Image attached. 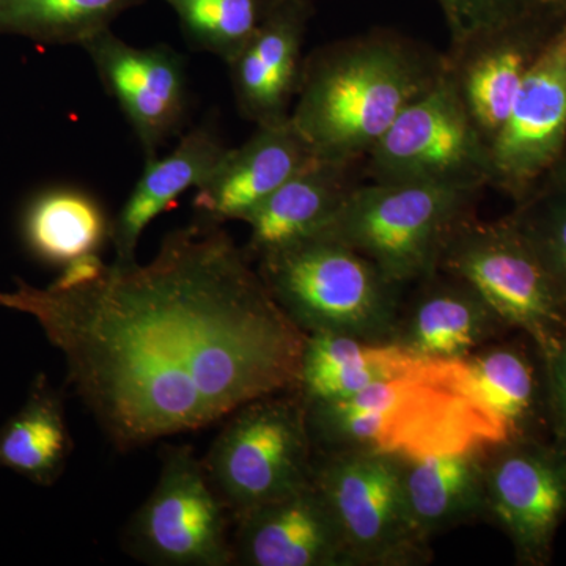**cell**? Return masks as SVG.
Returning a JSON list of instances; mask_svg holds the SVG:
<instances>
[{
  "label": "cell",
  "mask_w": 566,
  "mask_h": 566,
  "mask_svg": "<svg viewBox=\"0 0 566 566\" xmlns=\"http://www.w3.org/2000/svg\"><path fill=\"white\" fill-rule=\"evenodd\" d=\"M251 262L222 226L196 219L148 263L93 253L46 289L18 281L0 307L35 319L65 357L66 382L125 453L296 386L307 335Z\"/></svg>",
  "instance_id": "6da1fadb"
},
{
  "label": "cell",
  "mask_w": 566,
  "mask_h": 566,
  "mask_svg": "<svg viewBox=\"0 0 566 566\" xmlns=\"http://www.w3.org/2000/svg\"><path fill=\"white\" fill-rule=\"evenodd\" d=\"M315 453L422 458L510 441L463 359L415 360L342 400L305 403Z\"/></svg>",
  "instance_id": "7a4b0ae2"
},
{
  "label": "cell",
  "mask_w": 566,
  "mask_h": 566,
  "mask_svg": "<svg viewBox=\"0 0 566 566\" xmlns=\"http://www.w3.org/2000/svg\"><path fill=\"white\" fill-rule=\"evenodd\" d=\"M444 69V54L389 29L334 41L305 57L290 118L316 159L359 164Z\"/></svg>",
  "instance_id": "3957f363"
},
{
  "label": "cell",
  "mask_w": 566,
  "mask_h": 566,
  "mask_svg": "<svg viewBox=\"0 0 566 566\" xmlns=\"http://www.w3.org/2000/svg\"><path fill=\"white\" fill-rule=\"evenodd\" d=\"M256 271L283 314L305 335L394 342L406 290L349 245L315 234L260 256Z\"/></svg>",
  "instance_id": "277c9868"
},
{
  "label": "cell",
  "mask_w": 566,
  "mask_h": 566,
  "mask_svg": "<svg viewBox=\"0 0 566 566\" xmlns=\"http://www.w3.org/2000/svg\"><path fill=\"white\" fill-rule=\"evenodd\" d=\"M482 191L430 182H359L322 233L354 249L409 290L436 273Z\"/></svg>",
  "instance_id": "5b68a950"
},
{
  "label": "cell",
  "mask_w": 566,
  "mask_h": 566,
  "mask_svg": "<svg viewBox=\"0 0 566 566\" xmlns=\"http://www.w3.org/2000/svg\"><path fill=\"white\" fill-rule=\"evenodd\" d=\"M202 464L233 516L311 485L315 449L301 395L283 390L238 408Z\"/></svg>",
  "instance_id": "8992f818"
},
{
  "label": "cell",
  "mask_w": 566,
  "mask_h": 566,
  "mask_svg": "<svg viewBox=\"0 0 566 566\" xmlns=\"http://www.w3.org/2000/svg\"><path fill=\"white\" fill-rule=\"evenodd\" d=\"M438 270L474 286L510 329L526 335L539 357L565 334L566 305L509 214L497 221L474 216L461 223Z\"/></svg>",
  "instance_id": "52a82bcc"
},
{
  "label": "cell",
  "mask_w": 566,
  "mask_h": 566,
  "mask_svg": "<svg viewBox=\"0 0 566 566\" xmlns=\"http://www.w3.org/2000/svg\"><path fill=\"white\" fill-rule=\"evenodd\" d=\"M314 483L333 510L353 566L430 564V539L406 502L400 457L315 453Z\"/></svg>",
  "instance_id": "ba28073f"
},
{
  "label": "cell",
  "mask_w": 566,
  "mask_h": 566,
  "mask_svg": "<svg viewBox=\"0 0 566 566\" xmlns=\"http://www.w3.org/2000/svg\"><path fill=\"white\" fill-rule=\"evenodd\" d=\"M370 181L491 188V151L444 69L368 153Z\"/></svg>",
  "instance_id": "9c48e42d"
},
{
  "label": "cell",
  "mask_w": 566,
  "mask_h": 566,
  "mask_svg": "<svg viewBox=\"0 0 566 566\" xmlns=\"http://www.w3.org/2000/svg\"><path fill=\"white\" fill-rule=\"evenodd\" d=\"M232 512L189 446L166 449L155 490L134 513L123 547L158 566L233 565Z\"/></svg>",
  "instance_id": "30bf717a"
},
{
  "label": "cell",
  "mask_w": 566,
  "mask_h": 566,
  "mask_svg": "<svg viewBox=\"0 0 566 566\" xmlns=\"http://www.w3.org/2000/svg\"><path fill=\"white\" fill-rule=\"evenodd\" d=\"M486 520L509 536L517 564L545 566L566 517V453L549 438L491 446L485 461Z\"/></svg>",
  "instance_id": "8fae6325"
},
{
  "label": "cell",
  "mask_w": 566,
  "mask_h": 566,
  "mask_svg": "<svg viewBox=\"0 0 566 566\" xmlns=\"http://www.w3.org/2000/svg\"><path fill=\"white\" fill-rule=\"evenodd\" d=\"M565 24V3L547 0L521 17L450 43L444 54L447 74L490 147L528 71Z\"/></svg>",
  "instance_id": "7c38bea8"
},
{
  "label": "cell",
  "mask_w": 566,
  "mask_h": 566,
  "mask_svg": "<svg viewBox=\"0 0 566 566\" xmlns=\"http://www.w3.org/2000/svg\"><path fill=\"white\" fill-rule=\"evenodd\" d=\"M566 148V24L528 71L491 142V188L520 202Z\"/></svg>",
  "instance_id": "4fadbf2b"
},
{
  "label": "cell",
  "mask_w": 566,
  "mask_h": 566,
  "mask_svg": "<svg viewBox=\"0 0 566 566\" xmlns=\"http://www.w3.org/2000/svg\"><path fill=\"white\" fill-rule=\"evenodd\" d=\"M103 87L120 107L145 159L180 134L189 109L186 59L169 44L136 48L112 29L82 44Z\"/></svg>",
  "instance_id": "5bb4252c"
},
{
  "label": "cell",
  "mask_w": 566,
  "mask_h": 566,
  "mask_svg": "<svg viewBox=\"0 0 566 566\" xmlns=\"http://www.w3.org/2000/svg\"><path fill=\"white\" fill-rule=\"evenodd\" d=\"M233 565L353 566L322 491L311 485L233 516Z\"/></svg>",
  "instance_id": "9a60e30c"
},
{
  "label": "cell",
  "mask_w": 566,
  "mask_h": 566,
  "mask_svg": "<svg viewBox=\"0 0 566 566\" xmlns=\"http://www.w3.org/2000/svg\"><path fill=\"white\" fill-rule=\"evenodd\" d=\"M314 0H277L252 39L229 63L234 102L245 120L268 125L292 114L304 69Z\"/></svg>",
  "instance_id": "2e32d148"
},
{
  "label": "cell",
  "mask_w": 566,
  "mask_h": 566,
  "mask_svg": "<svg viewBox=\"0 0 566 566\" xmlns=\"http://www.w3.org/2000/svg\"><path fill=\"white\" fill-rule=\"evenodd\" d=\"M292 118L256 125L243 145L227 148L210 177L193 193L197 219L223 226L244 222L279 188L314 161Z\"/></svg>",
  "instance_id": "e0dca14e"
},
{
  "label": "cell",
  "mask_w": 566,
  "mask_h": 566,
  "mask_svg": "<svg viewBox=\"0 0 566 566\" xmlns=\"http://www.w3.org/2000/svg\"><path fill=\"white\" fill-rule=\"evenodd\" d=\"M509 331L474 286L438 270L405 294L394 344L427 359H463Z\"/></svg>",
  "instance_id": "ac0fdd59"
},
{
  "label": "cell",
  "mask_w": 566,
  "mask_h": 566,
  "mask_svg": "<svg viewBox=\"0 0 566 566\" xmlns=\"http://www.w3.org/2000/svg\"><path fill=\"white\" fill-rule=\"evenodd\" d=\"M357 164L314 159L283 182L245 218L249 241L244 251L259 260L322 233L359 182Z\"/></svg>",
  "instance_id": "d6986e66"
},
{
  "label": "cell",
  "mask_w": 566,
  "mask_h": 566,
  "mask_svg": "<svg viewBox=\"0 0 566 566\" xmlns=\"http://www.w3.org/2000/svg\"><path fill=\"white\" fill-rule=\"evenodd\" d=\"M227 148L216 128L202 125L186 133L169 155L147 158L139 180L111 223L115 262H137L136 252L145 229L182 193L203 185Z\"/></svg>",
  "instance_id": "ffe728a7"
},
{
  "label": "cell",
  "mask_w": 566,
  "mask_h": 566,
  "mask_svg": "<svg viewBox=\"0 0 566 566\" xmlns=\"http://www.w3.org/2000/svg\"><path fill=\"white\" fill-rule=\"evenodd\" d=\"M490 447L401 458L406 502L424 538L431 542L436 535L486 520L485 461Z\"/></svg>",
  "instance_id": "44dd1931"
},
{
  "label": "cell",
  "mask_w": 566,
  "mask_h": 566,
  "mask_svg": "<svg viewBox=\"0 0 566 566\" xmlns=\"http://www.w3.org/2000/svg\"><path fill=\"white\" fill-rule=\"evenodd\" d=\"M73 447L62 394L41 374L20 411L0 428V469L52 486L65 471Z\"/></svg>",
  "instance_id": "7402d4cb"
},
{
  "label": "cell",
  "mask_w": 566,
  "mask_h": 566,
  "mask_svg": "<svg viewBox=\"0 0 566 566\" xmlns=\"http://www.w3.org/2000/svg\"><path fill=\"white\" fill-rule=\"evenodd\" d=\"M482 397L510 441L547 433L545 375L539 357L520 344L495 340L464 357Z\"/></svg>",
  "instance_id": "603a6c76"
},
{
  "label": "cell",
  "mask_w": 566,
  "mask_h": 566,
  "mask_svg": "<svg viewBox=\"0 0 566 566\" xmlns=\"http://www.w3.org/2000/svg\"><path fill=\"white\" fill-rule=\"evenodd\" d=\"M111 223L103 205L91 193L57 189L32 205L25 218V238L41 259L65 266L99 253L109 241Z\"/></svg>",
  "instance_id": "cb8c5ba5"
},
{
  "label": "cell",
  "mask_w": 566,
  "mask_h": 566,
  "mask_svg": "<svg viewBox=\"0 0 566 566\" xmlns=\"http://www.w3.org/2000/svg\"><path fill=\"white\" fill-rule=\"evenodd\" d=\"M145 0H0V31L84 44Z\"/></svg>",
  "instance_id": "d4e9b609"
},
{
  "label": "cell",
  "mask_w": 566,
  "mask_h": 566,
  "mask_svg": "<svg viewBox=\"0 0 566 566\" xmlns=\"http://www.w3.org/2000/svg\"><path fill=\"white\" fill-rule=\"evenodd\" d=\"M175 11L182 35L197 51L229 65L277 0H163Z\"/></svg>",
  "instance_id": "484cf974"
},
{
  "label": "cell",
  "mask_w": 566,
  "mask_h": 566,
  "mask_svg": "<svg viewBox=\"0 0 566 566\" xmlns=\"http://www.w3.org/2000/svg\"><path fill=\"white\" fill-rule=\"evenodd\" d=\"M509 218L534 249L566 305V182L547 174Z\"/></svg>",
  "instance_id": "4316f807"
},
{
  "label": "cell",
  "mask_w": 566,
  "mask_h": 566,
  "mask_svg": "<svg viewBox=\"0 0 566 566\" xmlns=\"http://www.w3.org/2000/svg\"><path fill=\"white\" fill-rule=\"evenodd\" d=\"M444 14L450 43L493 28L535 9L547 0H436Z\"/></svg>",
  "instance_id": "83f0119b"
},
{
  "label": "cell",
  "mask_w": 566,
  "mask_h": 566,
  "mask_svg": "<svg viewBox=\"0 0 566 566\" xmlns=\"http://www.w3.org/2000/svg\"><path fill=\"white\" fill-rule=\"evenodd\" d=\"M539 359L545 375L547 434L566 453V331L556 348Z\"/></svg>",
  "instance_id": "f1b7e54d"
},
{
  "label": "cell",
  "mask_w": 566,
  "mask_h": 566,
  "mask_svg": "<svg viewBox=\"0 0 566 566\" xmlns=\"http://www.w3.org/2000/svg\"><path fill=\"white\" fill-rule=\"evenodd\" d=\"M549 175H553V177L558 178V180L566 182V148L564 155H562V158L558 159L556 167L551 170Z\"/></svg>",
  "instance_id": "f546056e"
},
{
  "label": "cell",
  "mask_w": 566,
  "mask_h": 566,
  "mask_svg": "<svg viewBox=\"0 0 566 566\" xmlns=\"http://www.w3.org/2000/svg\"><path fill=\"white\" fill-rule=\"evenodd\" d=\"M553 2H560V3H565V6H566V0H553Z\"/></svg>",
  "instance_id": "4dcf8cb0"
}]
</instances>
